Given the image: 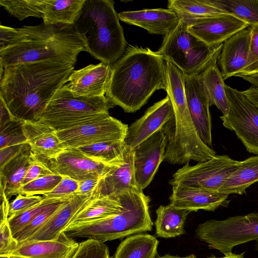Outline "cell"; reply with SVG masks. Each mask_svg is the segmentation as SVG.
<instances>
[{
	"mask_svg": "<svg viewBox=\"0 0 258 258\" xmlns=\"http://www.w3.org/2000/svg\"><path fill=\"white\" fill-rule=\"evenodd\" d=\"M64 198H66L58 199H45L44 198L43 201L39 204L8 220L13 235L14 236L25 228L39 214L47 209L52 203Z\"/></svg>",
	"mask_w": 258,
	"mask_h": 258,
	"instance_id": "obj_38",
	"label": "cell"
},
{
	"mask_svg": "<svg viewBox=\"0 0 258 258\" xmlns=\"http://www.w3.org/2000/svg\"><path fill=\"white\" fill-rule=\"evenodd\" d=\"M47 165L54 174L79 182L102 177L114 166L95 161L77 148L63 150L50 159Z\"/></svg>",
	"mask_w": 258,
	"mask_h": 258,
	"instance_id": "obj_12",
	"label": "cell"
},
{
	"mask_svg": "<svg viewBox=\"0 0 258 258\" xmlns=\"http://www.w3.org/2000/svg\"><path fill=\"white\" fill-rule=\"evenodd\" d=\"M172 186L169 204L189 212L200 210L214 211L220 206L226 205L229 196L228 195L180 184Z\"/></svg>",
	"mask_w": 258,
	"mask_h": 258,
	"instance_id": "obj_19",
	"label": "cell"
},
{
	"mask_svg": "<svg viewBox=\"0 0 258 258\" xmlns=\"http://www.w3.org/2000/svg\"><path fill=\"white\" fill-rule=\"evenodd\" d=\"M238 161L228 155H216L212 159L195 165L185 164L178 169L169 181L219 192L227 179L237 168Z\"/></svg>",
	"mask_w": 258,
	"mask_h": 258,
	"instance_id": "obj_10",
	"label": "cell"
},
{
	"mask_svg": "<svg viewBox=\"0 0 258 258\" xmlns=\"http://www.w3.org/2000/svg\"><path fill=\"white\" fill-rule=\"evenodd\" d=\"M168 8L173 10L180 20L188 23L194 20L227 14L210 5L207 0H169Z\"/></svg>",
	"mask_w": 258,
	"mask_h": 258,
	"instance_id": "obj_32",
	"label": "cell"
},
{
	"mask_svg": "<svg viewBox=\"0 0 258 258\" xmlns=\"http://www.w3.org/2000/svg\"><path fill=\"white\" fill-rule=\"evenodd\" d=\"M223 43L210 46L190 33L186 22L180 20L178 25L164 35L157 51L165 60L178 68L190 77L200 75L214 61H218Z\"/></svg>",
	"mask_w": 258,
	"mask_h": 258,
	"instance_id": "obj_6",
	"label": "cell"
},
{
	"mask_svg": "<svg viewBox=\"0 0 258 258\" xmlns=\"http://www.w3.org/2000/svg\"><path fill=\"white\" fill-rule=\"evenodd\" d=\"M257 248H258V240H257Z\"/></svg>",
	"mask_w": 258,
	"mask_h": 258,
	"instance_id": "obj_53",
	"label": "cell"
},
{
	"mask_svg": "<svg viewBox=\"0 0 258 258\" xmlns=\"http://www.w3.org/2000/svg\"><path fill=\"white\" fill-rule=\"evenodd\" d=\"M218 61L212 63L200 74L201 81L208 94L210 106L215 105L222 113L227 114L229 110L224 80L218 68Z\"/></svg>",
	"mask_w": 258,
	"mask_h": 258,
	"instance_id": "obj_30",
	"label": "cell"
},
{
	"mask_svg": "<svg viewBox=\"0 0 258 258\" xmlns=\"http://www.w3.org/2000/svg\"><path fill=\"white\" fill-rule=\"evenodd\" d=\"M187 24L188 31L210 46L223 43L248 25L229 14L197 19Z\"/></svg>",
	"mask_w": 258,
	"mask_h": 258,
	"instance_id": "obj_15",
	"label": "cell"
},
{
	"mask_svg": "<svg viewBox=\"0 0 258 258\" xmlns=\"http://www.w3.org/2000/svg\"><path fill=\"white\" fill-rule=\"evenodd\" d=\"M126 146L123 141L113 140L80 147L77 149L89 158L109 165L123 162Z\"/></svg>",
	"mask_w": 258,
	"mask_h": 258,
	"instance_id": "obj_33",
	"label": "cell"
},
{
	"mask_svg": "<svg viewBox=\"0 0 258 258\" xmlns=\"http://www.w3.org/2000/svg\"><path fill=\"white\" fill-rule=\"evenodd\" d=\"M118 14L121 21L141 27L152 34L165 35L173 30L181 20L177 14L169 8L122 11Z\"/></svg>",
	"mask_w": 258,
	"mask_h": 258,
	"instance_id": "obj_20",
	"label": "cell"
},
{
	"mask_svg": "<svg viewBox=\"0 0 258 258\" xmlns=\"http://www.w3.org/2000/svg\"><path fill=\"white\" fill-rule=\"evenodd\" d=\"M47 0H0V5L20 21L29 17L42 18Z\"/></svg>",
	"mask_w": 258,
	"mask_h": 258,
	"instance_id": "obj_35",
	"label": "cell"
},
{
	"mask_svg": "<svg viewBox=\"0 0 258 258\" xmlns=\"http://www.w3.org/2000/svg\"><path fill=\"white\" fill-rule=\"evenodd\" d=\"M156 213L155 225L158 237L170 238L185 234L184 224L189 211L169 204L159 206Z\"/></svg>",
	"mask_w": 258,
	"mask_h": 258,
	"instance_id": "obj_28",
	"label": "cell"
},
{
	"mask_svg": "<svg viewBox=\"0 0 258 258\" xmlns=\"http://www.w3.org/2000/svg\"><path fill=\"white\" fill-rule=\"evenodd\" d=\"M74 70L71 64L53 61L21 63L4 68L0 99L13 118L37 121L55 93Z\"/></svg>",
	"mask_w": 258,
	"mask_h": 258,
	"instance_id": "obj_1",
	"label": "cell"
},
{
	"mask_svg": "<svg viewBox=\"0 0 258 258\" xmlns=\"http://www.w3.org/2000/svg\"><path fill=\"white\" fill-rule=\"evenodd\" d=\"M158 244L157 238L149 234H133L120 242L114 258H155Z\"/></svg>",
	"mask_w": 258,
	"mask_h": 258,
	"instance_id": "obj_29",
	"label": "cell"
},
{
	"mask_svg": "<svg viewBox=\"0 0 258 258\" xmlns=\"http://www.w3.org/2000/svg\"><path fill=\"white\" fill-rule=\"evenodd\" d=\"M244 252H243L241 253L238 254L232 253L231 251L225 253V255L223 257H215V256H212L208 258H245L243 255Z\"/></svg>",
	"mask_w": 258,
	"mask_h": 258,
	"instance_id": "obj_50",
	"label": "cell"
},
{
	"mask_svg": "<svg viewBox=\"0 0 258 258\" xmlns=\"http://www.w3.org/2000/svg\"><path fill=\"white\" fill-rule=\"evenodd\" d=\"M157 258H197L194 254H191L188 256L184 257H180L178 256L171 255L170 254H165L163 256H159Z\"/></svg>",
	"mask_w": 258,
	"mask_h": 258,
	"instance_id": "obj_51",
	"label": "cell"
},
{
	"mask_svg": "<svg viewBox=\"0 0 258 258\" xmlns=\"http://www.w3.org/2000/svg\"><path fill=\"white\" fill-rule=\"evenodd\" d=\"M213 7L225 11L248 26L258 25V0H207Z\"/></svg>",
	"mask_w": 258,
	"mask_h": 258,
	"instance_id": "obj_34",
	"label": "cell"
},
{
	"mask_svg": "<svg viewBox=\"0 0 258 258\" xmlns=\"http://www.w3.org/2000/svg\"><path fill=\"white\" fill-rule=\"evenodd\" d=\"M92 192L89 194L75 193L38 230L24 241L57 240L74 216L91 198Z\"/></svg>",
	"mask_w": 258,
	"mask_h": 258,
	"instance_id": "obj_24",
	"label": "cell"
},
{
	"mask_svg": "<svg viewBox=\"0 0 258 258\" xmlns=\"http://www.w3.org/2000/svg\"><path fill=\"white\" fill-rule=\"evenodd\" d=\"M185 92L189 111L202 141L212 147L209 99L200 75L185 77Z\"/></svg>",
	"mask_w": 258,
	"mask_h": 258,
	"instance_id": "obj_16",
	"label": "cell"
},
{
	"mask_svg": "<svg viewBox=\"0 0 258 258\" xmlns=\"http://www.w3.org/2000/svg\"><path fill=\"white\" fill-rule=\"evenodd\" d=\"M98 185L100 195L105 196H117L140 189L135 177L133 149L126 146L123 162L113 166L100 178Z\"/></svg>",
	"mask_w": 258,
	"mask_h": 258,
	"instance_id": "obj_23",
	"label": "cell"
},
{
	"mask_svg": "<svg viewBox=\"0 0 258 258\" xmlns=\"http://www.w3.org/2000/svg\"><path fill=\"white\" fill-rule=\"evenodd\" d=\"M167 143V136L161 130L133 149L135 177L140 189L143 190L152 181L164 161Z\"/></svg>",
	"mask_w": 258,
	"mask_h": 258,
	"instance_id": "obj_13",
	"label": "cell"
},
{
	"mask_svg": "<svg viewBox=\"0 0 258 258\" xmlns=\"http://www.w3.org/2000/svg\"><path fill=\"white\" fill-rule=\"evenodd\" d=\"M23 128L31 157L46 164L64 150L56 132L39 121H24Z\"/></svg>",
	"mask_w": 258,
	"mask_h": 258,
	"instance_id": "obj_21",
	"label": "cell"
},
{
	"mask_svg": "<svg viewBox=\"0 0 258 258\" xmlns=\"http://www.w3.org/2000/svg\"><path fill=\"white\" fill-rule=\"evenodd\" d=\"M85 44L73 25H49L15 28L1 25L0 64L53 61L74 66Z\"/></svg>",
	"mask_w": 258,
	"mask_h": 258,
	"instance_id": "obj_2",
	"label": "cell"
},
{
	"mask_svg": "<svg viewBox=\"0 0 258 258\" xmlns=\"http://www.w3.org/2000/svg\"><path fill=\"white\" fill-rule=\"evenodd\" d=\"M128 126L104 113L56 134L64 149L77 148L109 141H124Z\"/></svg>",
	"mask_w": 258,
	"mask_h": 258,
	"instance_id": "obj_11",
	"label": "cell"
},
{
	"mask_svg": "<svg viewBox=\"0 0 258 258\" xmlns=\"http://www.w3.org/2000/svg\"><path fill=\"white\" fill-rule=\"evenodd\" d=\"M54 174L48 165L34 159L29 166L22 182L21 187L39 178Z\"/></svg>",
	"mask_w": 258,
	"mask_h": 258,
	"instance_id": "obj_44",
	"label": "cell"
},
{
	"mask_svg": "<svg viewBox=\"0 0 258 258\" xmlns=\"http://www.w3.org/2000/svg\"><path fill=\"white\" fill-rule=\"evenodd\" d=\"M118 14L111 0H85L73 26L86 51L101 62L112 66L127 47Z\"/></svg>",
	"mask_w": 258,
	"mask_h": 258,
	"instance_id": "obj_4",
	"label": "cell"
},
{
	"mask_svg": "<svg viewBox=\"0 0 258 258\" xmlns=\"http://www.w3.org/2000/svg\"><path fill=\"white\" fill-rule=\"evenodd\" d=\"M73 195L69 197L57 201L52 203L47 209L39 214L25 228L15 235L14 236V238L18 241L19 243L25 241L27 238L38 230L59 208L71 198Z\"/></svg>",
	"mask_w": 258,
	"mask_h": 258,
	"instance_id": "obj_37",
	"label": "cell"
},
{
	"mask_svg": "<svg viewBox=\"0 0 258 258\" xmlns=\"http://www.w3.org/2000/svg\"><path fill=\"white\" fill-rule=\"evenodd\" d=\"M258 182V155L239 161L236 169L227 179L219 192L226 195L244 194Z\"/></svg>",
	"mask_w": 258,
	"mask_h": 258,
	"instance_id": "obj_27",
	"label": "cell"
},
{
	"mask_svg": "<svg viewBox=\"0 0 258 258\" xmlns=\"http://www.w3.org/2000/svg\"><path fill=\"white\" fill-rule=\"evenodd\" d=\"M79 243L61 232L56 240L27 241L0 256L10 258H71Z\"/></svg>",
	"mask_w": 258,
	"mask_h": 258,
	"instance_id": "obj_17",
	"label": "cell"
},
{
	"mask_svg": "<svg viewBox=\"0 0 258 258\" xmlns=\"http://www.w3.org/2000/svg\"><path fill=\"white\" fill-rule=\"evenodd\" d=\"M23 123V120L13 118L0 124V149L28 143Z\"/></svg>",
	"mask_w": 258,
	"mask_h": 258,
	"instance_id": "obj_36",
	"label": "cell"
},
{
	"mask_svg": "<svg viewBox=\"0 0 258 258\" xmlns=\"http://www.w3.org/2000/svg\"><path fill=\"white\" fill-rule=\"evenodd\" d=\"M114 106L106 96H81L63 85L47 104L38 121L58 132L109 113V110Z\"/></svg>",
	"mask_w": 258,
	"mask_h": 258,
	"instance_id": "obj_7",
	"label": "cell"
},
{
	"mask_svg": "<svg viewBox=\"0 0 258 258\" xmlns=\"http://www.w3.org/2000/svg\"><path fill=\"white\" fill-rule=\"evenodd\" d=\"M85 0H47L42 19L49 25H73Z\"/></svg>",
	"mask_w": 258,
	"mask_h": 258,
	"instance_id": "obj_31",
	"label": "cell"
},
{
	"mask_svg": "<svg viewBox=\"0 0 258 258\" xmlns=\"http://www.w3.org/2000/svg\"><path fill=\"white\" fill-rule=\"evenodd\" d=\"M62 178V176L55 174L39 178L22 186L18 194L28 196L42 195L52 190Z\"/></svg>",
	"mask_w": 258,
	"mask_h": 258,
	"instance_id": "obj_39",
	"label": "cell"
},
{
	"mask_svg": "<svg viewBox=\"0 0 258 258\" xmlns=\"http://www.w3.org/2000/svg\"><path fill=\"white\" fill-rule=\"evenodd\" d=\"M111 68L106 96L125 112L139 110L156 91H166L165 60L149 48L128 45Z\"/></svg>",
	"mask_w": 258,
	"mask_h": 258,
	"instance_id": "obj_3",
	"label": "cell"
},
{
	"mask_svg": "<svg viewBox=\"0 0 258 258\" xmlns=\"http://www.w3.org/2000/svg\"><path fill=\"white\" fill-rule=\"evenodd\" d=\"M30 150L22 152L0 168L1 191L8 200L17 195L26 173L33 161Z\"/></svg>",
	"mask_w": 258,
	"mask_h": 258,
	"instance_id": "obj_26",
	"label": "cell"
},
{
	"mask_svg": "<svg viewBox=\"0 0 258 258\" xmlns=\"http://www.w3.org/2000/svg\"><path fill=\"white\" fill-rule=\"evenodd\" d=\"M43 199V196L17 195L16 198L10 203L8 220L39 204Z\"/></svg>",
	"mask_w": 258,
	"mask_h": 258,
	"instance_id": "obj_42",
	"label": "cell"
},
{
	"mask_svg": "<svg viewBox=\"0 0 258 258\" xmlns=\"http://www.w3.org/2000/svg\"><path fill=\"white\" fill-rule=\"evenodd\" d=\"M30 150L28 143L7 147L0 149V168L22 152Z\"/></svg>",
	"mask_w": 258,
	"mask_h": 258,
	"instance_id": "obj_46",
	"label": "cell"
},
{
	"mask_svg": "<svg viewBox=\"0 0 258 258\" xmlns=\"http://www.w3.org/2000/svg\"><path fill=\"white\" fill-rule=\"evenodd\" d=\"M241 78L249 82L252 86L258 88V74L250 76L244 77Z\"/></svg>",
	"mask_w": 258,
	"mask_h": 258,
	"instance_id": "obj_49",
	"label": "cell"
},
{
	"mask_svg": "<svg viewBox=\"0 0 258 258\" xmlns=\"http://www.w3.org/2000/svg\"><path fill=\"white\" fill-rule=\"evenodd\" d=\"M100 178L89 179L80 181L77 192L81 194L91 193L98 183Z\"/></svg>",
	"mask_w": 258,
	"mask_h": 258,
	"instance_id": "obj_47",
	"label": "cell"
},
{
	"mask_svg": "<svg viewBox=\"0 0 258 258\" xmlns=\"http://www.w3.org/2000/svg\"><path fill=\"white\" fill-rule=\"evenodd\" d=\"M250 29H244L223 43L218 62L224 80L237 76L245 68L249 54Z\"/></svg>",
	"mask_w": 258,
	"mask_h": 258,
	"instance_id": "obj_22",
	"label": "cell"
},
{
	"mask_svg": "<svg viewBox=\"0 0 258 258\" xmlns=\"http://www.w3.org/2000/svg\"><path fill=\"white\" fill-rule=\"evenodd\" d=\"M196 236L211 248L225 254L238 245L258 240V213L210 220L199 225Z\"/></svg>",
	"mask_w": 258,
	"mask_h": 258,
	"instance_id": "obj_8",
	"label": "cell"
},
{
	"mask_svg": "<svg viewBox=\"0 0 258 258\" xmlns=\"http://www.w3.org/2000/svg\"><path fill=\"white\" fill-rule=\"evenodd\" d=\"M242 92L244 96L258 108V88L251 86Z\"/></svg>",
	"mask_w": 258,
	"mask_h": 258,
	"instance_id": "obj_48",
	"label": "cell"
},
{
	"mask_svg": "<svg viewBox=\"0 0 258 258\" xmlns=\"http://www.w3.org/2000/svg\"><path fill=\"white\" fill-rule=\"evenodd\" d=\"M71 258H110L109 248L104 242L87 239L79 243Z\"/></svg>",
	"mask_w": 258,
	"mask_h": 258,
	"instance_id": "obj_40",
	"label": "cell"
},
{
	"mask_svg": "<svg viewBox=\"0 0 258 258\" xmlns=\"http://www.w3.org/2000/svg\"><path fill=\"white\" fill-rule=\"evenodd\" d=\"M122 212L115 216L78 223L62 231L72 238L84 237L101 242L150 231L153 222L149 213V197L141 189L118 195Z\"/></svg>",
	"mask_w": 258,
	"mask_h": 258,
	"instance_id": "obj_5",
	"label": "cell"
},
{
	"mask_svg": "<svg viewBox=\"0 0 258 258\" xmlns=\"http://www.w3.org/2000/svg\"><path fill=\"white\" fill-rule=\"evenodd\" d=\"M79 182L68 177L62 176V179L51 191L42 195L45 199H58L69 197L77 192Z\"/></svg>",
	"mask_w": 258,
	"mask_h": 258,
	"instance_id": "obj_43",
	"label": "cell"
},
{
	"mask_svg": "<svg viewBox=\"0 0 258 258\" xmlns=\"http://www.w3.org/2000/svg\"><path fill=\"white\" fill-rule=\"evenodd\" d=\"M0 258H10V257L0 256Z\"/></svg>",
	"mask_w": 258,
	"mask_h": 258,
	"instance_id": "obj_52",
	"label": "cell"
},
{
	"mask_svg": "<svg viewBox=\"0 0 258 258\" xmlns=\"http://www.w3.org/2000/svg\"><path fill=\"white\" fill-rule=\"evenodd\" d=\"M250 40L249 54L246 65L237 76H250L258 74V25L250 26Z\"/></svg>",
	"mask_w": 258,
	"mask_h": 258,
	"instance_id": "obj_41",
	"label": "cell"
},
{
	"mask_svg": "<svg viewBox=\"0 0 258 258\" xmlns=\"http://www.w3.org/2000/svg\"><path fill=\"white\" fill-rule=\"evenodd\" d=\"M18 244L12 234L8 221L0 222V255L10 252Z\"/></svg>",
	"mask_w": 258,
	"mask_h": 258,
	"instance_id": "obj_45",
	"label": "cell"
},
{
	"mask_svg": "<svg viewBox=\"0 0 258 258\" xmlns=\"http://www.w3.org/2000/svg\"><path fill=\"white\" fill-rule=\"evenodd\" d=\"M111 66L101 62L74 70L64 86L72 92L83 96H106L110 75Z\"/></svg>",
	"mask_w": 258,
	"mask_h": 258,
	"instance_id": "obj_18",
	"label": "cell"
},
{
	"mask_svg": "<svg viewBox=\"0 0 258 258\" xmlns=\"http://www.w3.org/2000/svg\"><path fill=\"white\" fill-rule=\"evenodd\" d=\"M174 115L172 103L167 95L149 107L144 115L128 126L124 143L134 149L142 142L161 130Z\"/></svg>",
	"mask_w": 258,
	"mask_h": 258,
	"instance_id": "obj_14",
	"label": "cell"
},
{
	"mask_svg": "<svg viewBox=\"0 0 258 258\" xmlns=\"http://www.w3.org/2000/svg\"><path fill=\"white\" fill-rule=\"evenodd\" d=\"M98 184L93 189L91 198L74 216L67 227L115 216L122 212L123 207L119 196L101 195Z\"/></svg>",
	"mask_w": 258,
	"mask_h": 258,
	"instance_id": "obj_25",
	"label": "cell"
},
{
	"mask_svg": "<svg viewBox=\"0 0 258 258\" xmlns=\"http://www.w3.org/2000/svg\"><path fill=\"white\" fill-rule=\"evenodd\" d=\"M229 110L220 117L223 125L234 131L247 151L258 155V108L242 91L225 84Z\"/></svg>",
	"mask_w": 258,
	"mask_h": 258,
	"instance_id": "obj_9",
	"label": "cell"
}]
</instances>
